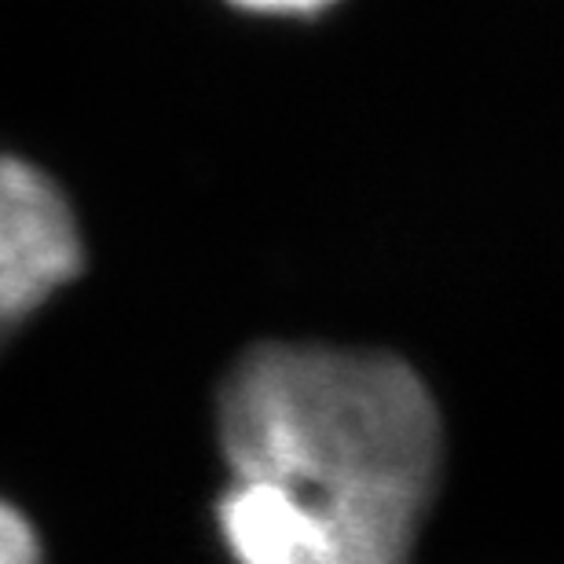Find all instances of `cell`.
Masks as SVG:
<instances>
[{"instance_id":"obj_1","label":"cell","mask_w":564,"mask_h":564,"mask_svg":"<svg viewBox=\"0 0 564 564\" xmlns=\"http://www.w3.org/2000/svg\"><path fill=\"white\" fill-rule=\"evenodd\" d=\"M235 477L272 480L319 513L348 564H411L444 429L408 364L330 345H261L220 389Z\"/></svg>"},{"instance_id":"obj_2","label":"cell","mask_w":564,"mask_h":564,"mask_svg":"<svg viewBox=\"0 0 564 564\" xmlns=\"http://www.w3.org/2000/svg\"><path fill=\"white\" fill-rule=\"evenodd\" d=\"M82 268L70 202L41 169L0 158V319L19 326Z\"/></svg>"},{"instance_id":"obj_3","label":"cell","mask_w":564,"mask_h":564,"mask_svg":"<svg viewBox=\"0 0 564 564\" xmlns=\"http://www.w3.org/2000/svg\"><path fill=\"white\" fill-rule=\"evenodd\" d=\"M0 564H41V543L15 506L0 502Z\"/></svg>"},{"instance_id":"obj_4","label":"cell","mask_w":564,"mask_h":564,"mask_svg":"<svg viewBox=\"0 0 564 564\" xmlns=\"http://www.w3.org/2000/svg\"><path fill=\"white\" fill-rule=\"evenodd\" d=\"M242 8H253V11H272V15H304V11H315V8H326L334 0H235Z\"/></svg>"},{"instance_id":"obj_5","label":"cell","mask_w":564,"mask_h":564,"mask_svg":"<svg viewBox=\"0 0 564 564\" xmlns=\"http://www.w3.org/2000/svg\"><path fill=\"white\" fill-rule=\"evenodd\" d=\"M11 334H15V326H8L4 319H0V348L8 345V337H11Z\"/></svg>"}]
</instances>
